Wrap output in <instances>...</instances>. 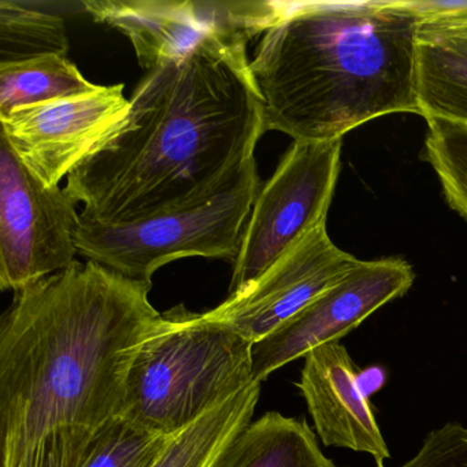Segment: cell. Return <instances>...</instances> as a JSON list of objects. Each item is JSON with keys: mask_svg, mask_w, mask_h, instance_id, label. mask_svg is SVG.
Returning a JSON list of instances; mask_svg holds the SVG:
<instances>
[{"mask_svg": "<svg viewBox=\"0 0 467 467\" xmlns=\"http://www.w3.org/2000/svg\"><path fill=\"white\" fill-rule=\"evenodd\" d=\"M124 84L0 116L2 139L46 187H57L127 125Z\"/></svg>", "mask_w": 467, "mask_h": 467, "instance_id": "9", "label": "cell"}, {"mask_svg": "<svg viewBox=\"0 0 467 467\" xmlns=\"http://www.w3.org/2000/svg\"><path fill=\"white\" fill-rule=\"evenodd\" d=\"M151 286L76 261L15 292L0 322L2 466L54 429L119 417L133 358L161 317Z\"/></svg>", "mask_w": 467, "mask_h": 467, "instance_id": "2", "label": "cell"}, {"mask_svg": "<svg viewBox=\"0 0 467 467\" xmlns=\"http://www.w3.org/2000/svg\"><path fill=\"white\" fill-rule=\"evenodd\" d=\"M297 387L327 447L365 452L385 466L389 450L346 347L333 341L308 352Z\"/></svg>", "mask_w": 467, "mask_h": 467, "instance_id": "12", "label": "cell"}, {"mask_svg": "<svg viewBox=\"0 0 467 467\" xmlns=\"http://www.w3.org/2000/svg\"><path fill=\"white\" fill-rule=\"evenodd\" d=\"M420 23L403 0L285 2L250 61L266 130L332 141L388 114L420 116Z\"/></svg>", "mask_w": 467, "mask_h": 467, "instance_id": "3", "label": "cell"}, {"mask_svg": "<svg viewBox=\"0 0 467 467\" xmlns=\"http://www.w3.org/2000/svg\"><path fill=\"white\" fill-rule=\"evenodd\" d=\"M250 340L182 305L161 314L133 358L119 417L173 436L255 382Z\"/></svg>", "mask_w": 467, "mask_h": 467, "instance_id": "4", "label": "cell"}, {"mask_svg": "<svg viewBox=\"0 0 467 467\" xmlns=\"http://www.w3.org/2000/svg\"><path fill=\"white\" fill-rule=\"evenodd\" d=\"M261 384L254 382L171 436L151 467H214L234 437L253 420Z\"/></svg>", "mask_w": 467, "mask_h": 467, "instance_id": "15", "label": "cell"}, {"mask_svg": "<svg viewBox=\"0 0 467 467\" xmlns=\"http://www.w3.org/2000/svg\"><path fill=\"white\" fill-rule=\"evenodd\" d=\"M417 92L426 121L467 125V24L420 23Z\"/></svg>", "mask_w": 467, "mask_h": 467, "instance_id": "13", "label": "cell"}, {"mask_svg": "<svg viewBox=\"0 0 467 467\" xmlns=\"http://www.w3.org/2000/svg\"><path fill=\"white\" fill-rule=\"evenodd\" d=\"M341 139L294 141L259 188L234 262L229 296L261 277L322 223L341 169Z\"/></svg>", "mask_w": 467, "mask_h": 467, "instance_id": "6", "label": "cell"}, {"mask_svg": "<svg viewBox=\"0 0 467 467\" xmlns=\"http://www.w3.org/2000/svg\"><path fill=\"white\" fill-rule=\"evenodd\" d=\"M399 467H467V428L451 422L434 429L417 455Z\"/></svg>", "mask_w": 467, "mask_h": 467, "instance_id": "20", "label": "cell"}, {"mask_svg": "<svg viewBox=\"0 0 467 467\" xmlns=\"http://www.w3.org/2000/svg\"><path fill=\"white\" fill-rule=\"evenodd\" d=\"M285 2L229 0H88L94 21L130 39L139 65L154 70L209 46L247 48L283 13Z\"/></svg>", "mask_w": 467, "mask_h": 467, "instance_id": "7", "label": "cell"}, {"mask_svg": "<svg viewBox=\"0 0 467 467\" xmlns=\"http://www.w3.org/2000/svg\"><path fill=\"white\" fill-rule=\"evenodd\" d=\"M76 203L46 187L0 139V288L18 292L75 264Z\"/></svg>", "mask_w": 467, "mask_h": 467, "instance_id": "8", "label": "cell"}, {"mask_svg": "<svg viewBox=\"0 0 467 467\" xmlns=\"http://www.w3.org/2000/svg\"><path fill=\"white\" fill-rule=\"evenodd\" d=\"M267 132L247 48H198L149 72L127 125L67 176L81 218L132 223L203 203Z\"/></svg>", "mask_w": 467, "mask_h": 467, "instance_id": "1", "label": "cell"}, {"mask_svg": "<svg viewBox=\"0 0 467 467\" xmlns=\"http://www.w3.org/2000/svg\"><path fill=\"white\" fill-rule=\"evenodd\" d=\"M255 158L203 203L132 223H103L78 217L80 255L132 280L152 283L161 267L188 256L236 261L258 195Z\"/></svg>", "mask_w": 467, "mask_h": 467, "instance_id": "5", "label": "cell"}, {"mask_svg": "<svg viewBox=\"0 0 467 467\" xmlns=\"http://www.w3.org/2000/svg\"><path fill=\"white\" fill-rule=\"evenodd\" d=\"M67 53V26L59 16L28 9L13 0L0 2V67Z\"/></svg>", "mask_w": 467, "mask_h": 467, "instance_id": "17", "label": "cell"}, {"mask_svg": "<svg viewBox=\"0 0 467 467\" xmlns=\"http://www.w3.org/2000/svg\"><path fill=\"white\" fill-rule=\"evenodd\" d=\"M67 57L0 67V116L16 109L97 91Z\"/></svg>", "mask_w": 467, "mask_h": 467, "instance_id": "16", "label": "cell"}, {"mask_svg": "<svg viewBox=\"0 0 467 467\" xmlns=\"http://www.w3.org/2000/svg\"><path fill=\"white\" fill-rule=\"evenodd\" d=\"M171 439L113 418L95 431L81 467H151Z\"/></svg>", "mask_w": 467, "mask_h": 467, "instance_id": "18", "label": "cell"}, {"mask_svg": "<svg viewBox=\"0 0 467 467\" xmlns=\"http://www.w3.org/2000/svg\"><path fill=\"white\" fill-rule=\"evenodd\" d=\"M97 431L83 426L54 429L2 467H81Z\"/></svg>", "mask_w": 467, "mask_h": 467, "instance_id": "19", "label": "cell"}, {"mask_svg": "<svg viewBox=\"0 0 467 467\" xmlns=\"http://www.w3.org/2000/svg\"><path fill=\"white\" fill-rule=\"evenodd\" d=\"M360 259L338 248L327 223L307 234L261 277L204 317L255 344L349 275Z\"/></svg>", "mask_w": 467, "mask_h": 467, "instance_id": "11", "label": "cell"}, {"mask_svg": "<svg viewBox=\"0 0 467 467\" xmlns=\"http://www.w3.org/2000/svg\"><path fill=\"white\" fill-rule=\"evenodd\" d=\"M414 278L411 265L401 258L360 261L347 277L254 344V379L265 381L317 347L340 340L382 306L403 296Z\"/></svg>", "mask_w": 467, "mask_h": 467, "instance_id": "10", "label": "cell"}, {"mask_svg": "<svg viewBox=\"0 0 467 467\" xmlns=\"http://www.w3.org/2000/svg\"><path fill=\"white\" fill-rule=\"evenodd\" d=\"M214 467H337L305 420L270 411L251 420Z\"/></svg>", "mask_w": 467, "mask_h": 467, "instance_id": "14", "label": "cell"}]
</instances>
